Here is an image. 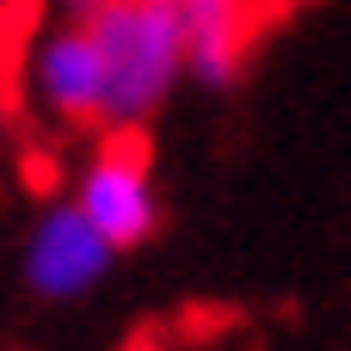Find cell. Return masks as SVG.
<instances>
[{"instance_id":"3957f363","label":"cell","mask_w":351,"mask_h":351,"mask_svg":"<svg viewBox=\"0 0 351 351\" xmlns=\"http://www.w3.org/2000/svg\"><path fill=\"white\" fill-rule=\"evenodd\" d=\"M25 86L37 111L62 130H93L111 117V68L86 19H62L56 31H37Z\"/></svg>"},{"instance_id":"6da1fadb","label":"cell","mask_w":351,"mask_h":351,"mask_svg":"<svg viewBox=\"0 0 351 351\" xmlns=\"http://www.w3.org/2000/svg\"><path fill=\"white\" fill-rule=\"evenodd\" d=\"M62 19H86L111 68L105 130H148L179 80H191L185 25L167 0H62Z\"/></svg>"},{"instance_id":"7a4b0ae2","label":"cell","mask_w":351,"mask_h":351,"mask_svg":"<svg viewBox=\"0 0 351 351\" xmlns=\"http://www.w3.org/2000/svg\"><path fill=\"white\" fill-rule=\"evenodd\" d=\"M74 204L117 253L148 247L160 234V197L148 185V130H105V142L74 179Z\"/></svg>"},{"instance_id":"277c9868","label":"cell","mask_w":351,"mask_h":351,"mask_svg":"<svg viewBox=\"0 0 351 351\" xmlns=\"http://www.w3.org/2000/svg\"><path fill=\"white\" fill-rule=\"evenodd\" d=\"M111 259H117V247L99 234V222L74 197H49L25 234L19 271L37 302H80L111 278Z\"/></svg>"},{"instance_id":"ba28073f","label":"cell","mask_w":351,"mask_h":351,"mask_svg":"<svg viewBox=\"0 0 351 351\" xmlns=\"http://www.w3.org/2000/svg\"><path fill=\"white\" fill-rule=\"evenodd\" d=\"M0 142H6V117H0Z\"/></svg>"},{"instance_id":"52a82bcc","label":"cell","mask_w":351,"mask_h":351,"mask_svg":"<svg viewBox=\"0 0 351 351\" xmlns=\"http://www.w3.org/2000/svg\"><path fill=\"white\" fill-rule=\"evenodd\" d=\"M130 351H154V339H136V346H130Z\"/></svg>"},{"instance_id":"5b68a950","label":"cell","mask_w":351,"mask_h":351,"mask_svg":"<svg viewBox=\"0 0 351 351\" xmlns=\"http://www.w3.org/2000/svg\"><path fill=\"white\" fill-rule=\"evenodd\" d=\"M185 25V56H191V80L204 93H228L247 74V49H253V0H167Z\"/></svg>"},{"instance_id":"8992f818","label":"cell","mask_w":351,"mask_h":351,"mask_svg":"<svg viewBox=\"0 0 351 351\" xmlns=\"http://www.w3.org/2000/svg\"><path fill=\"white\" fill-rule=\"evenodd\" d=\"M19 167H25V191L49 204V197H56V185H62V160H56V154H43V148H31Z\"/></svg>"}]
</instances>
